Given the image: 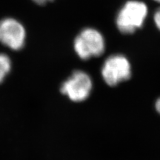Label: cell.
Listing matches in <instances>:
<instances>
[{"label": "cell", "mask_w": 160, "mask_h": 160, "mask_svg": "<svg viewBox=\"0 0 160 160\" xmlns=\"http://www.w3.org/2000/svg\"><path fill=\"white\" fill-rule=\"evenodd\" d=\"M148 15V7L140 1H129L120 10L116 24L120 32L130 34L140 28Z\"/></svg>", "instance_id": "obj_1"}, {"label": "cell", "mask_w": 160, "mask_h": 160, "mask_svg": "<svg viewBox=\"0 0 160 160\" xmlns=\"http://www.w3.org/2000/svg\"><path fill=\"white\" fill-rule=\"evenodd\" d=\"M73 47L77 54L82 59L99 57L105 51V43L103 36L94 28H88L76 37Z\"/></svg>", "instance_id": "obj_2"}, {"label": "cell", "mask_w": 160, "mask_h": 160, "mask_svg": "<svg viewBox=\"0 0 160 160\" xmlns=\"http://www.w3.org/2000/svg\"><path fill=\"white\" fill-rule=\"evenodd\" d=\"M102 75L105 82L113 87L131 77V64L122 55L111 56L105 60Z\"/></svg>", "instance_id": "obj_3"}, {"label": "cell", "mask_w": 160, "mask_h": 160, "mask_svg": "<svg viewBox=\"0 0 160 160\" xmlns=\"http://www.w3.org/2000/svg\"><path fill=\"white\" fill-rule=\"evenodd\" d=\"M26 31L22 24L14 18H5L0 21V43L13 51L24 47Z\"/></svg>", "instance_id": "obj_4"}, {"label": "cell", "mask_w": 160, "mask_h": 160, "mask_svg": "<svg viewBox=\"0 0 160 160\" xmlns=\"http://www.w3.org/2000/svg\"><path fill=\"white\" fill-rule=\"evenodd\" d=\"M92 81L87 73L75 71L61 86V92L73 102L84 101L89 97Z\"/></svg>", "instance_id": "obj_5"}, {"label": "cell", "mask_w": 160, "mask_h": 160, "mask_svg": "<svg viewBox=\"0 0 160 160\" xmlns=\"http://www.w3.org/2000/svg\"><path fill=\"white\" fill-rule=\"evenodd\" d=\"M11 69V59L4 53H0V83L3 82Z\"/></svg>", "instance_id": "obj_6"}, {"label": "cell", "mask_w": 160, "mask_h": 160, "mask_svg": "<svg viewBox=\"0 0 160 160\" xmlns=\"http://www.w3.org/2000/svg\"><path fill=\"white\" fill-rule=\"evenodd\" d=\"M154 22L158 29L160 30V8L156 12L154 15Z\"/></svg>", "instance_id": "obj_7"}, {"label": "cell", "mask_w": 160, "mask_h": 160, "mask_svg": "<svg viewBox=\"0 0 160 160\" xmlns=\"http://www.w3.org/2000/svg\"><path fill=\"white\" fill-rule=\"evenodd\" d=\"M33 1L38 5H45V4L53 1V0H33Z\"/></svg>", "instance_id": "obj_8"}, {"label": "cell", "mask_w": 160, "mask_h": 160, "mask_svg": "<svg viewBox=\"0 0 160 160\" xmlns=\"http://www.w3.org/2000/svg\"><path fill=\"white\" fill-rule=\"evenodd\" d=\"M156 108H157V111L160 113V98L156 102Z\"/></svg>", "instance_id": "obj_9"}, {"label": "cell", "mask_w": 160, "mask_h": 160, "mask_svg": "<svg viewBox=\"0 0 160 160\" xmlns=\"http://www.w3.org/2000/svg\"><path fill=\"white\" fill-rule=\"evenodd\" d=\"M154 1H156V2H157L160 3V0H154Z\"/></svg>", "instance_id": "obj_10"}]
</instances>
